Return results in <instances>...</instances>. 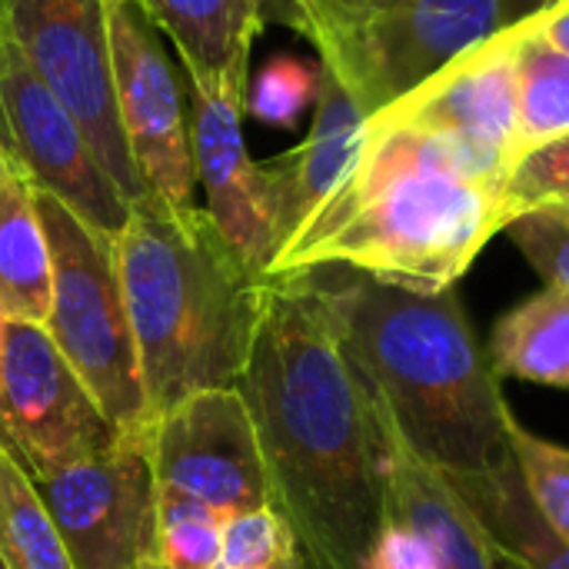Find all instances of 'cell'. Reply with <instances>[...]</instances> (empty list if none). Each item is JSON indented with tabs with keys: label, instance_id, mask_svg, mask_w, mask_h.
Masks as SVG:
<instances>
[{
	"label": "cell",
	"instance_id": "6da1fadb",
	"mask_svg": "<svg viewBox=\"0 0 569 569\" xmlns=\"http://www.w3.org/2000/svg\"><path fill=\"white\" fill-rule=\"evenodd\" d=\"M237 390L303 569H367L387 523V430L313 270L273 277Z\"/></svg>",
	"mask_w": 569,
	"mask_h": 569
},
{
	"label": "cell",
	"instance_id": "7a4b0ae2",
	"mask_svg": "<svg viewBox=\"0 0 569 569\" xmlns=\"http://www.w3.org/2000/svg\"><path fill=\"white\" fill-rule=\"evenodd\" d=\"M510 173L507 157L467 137L370 117L353 167L267 280L347 267L423 293L450 290L507 227Z\"/></svg>",
	"mask_w": 569,
	"mask_h": 569
},
{
	"label": "cell",
	"instance_id": "3957f363",
	"mask_svg": "<svg viewBox=\"0 0 569 569\" xmlns=\"http://www.w3.org/2000/svg\"><path fill=\"white\" fill-rule=\"evenodd\" d=\"M313 273L350 360L407 450L443 477H480L510 460L513 410L453 287L423 293L347 267Z\"/></svg>",
	"mask_w": 569,
	"mask_h": 569
},
{
	"label": "cell",
	"instance_id": "277c9868",
	"mask_svg": "<svg viewBox=\"0 0 569 569\" xmlns=\"http://www.w3.org/2000/svg\"><path fill=\"white\" fill-rule=\"evenodd\" d=\"M113 257L153 420L190 393L237 387L270 280L230 250L210 213L147 197L130 207Z\"/></svg>",
	"mask_w": 569,
	"mask_h": 569
},
{
	"label": "cell",
	"instance_id": "5b68a950",
	"mask_svg": "<svg viewBox=\"0 0 569 569\" xmlns=\"http://www.w3.org/2000/svg\"><path fill=\"white\" fill-rule=\"evenodd\" d=\"M283 23L367 113H380L503 27V0H290Z\"/></svg>",
	"mask_w": 569,
	"mask_h": 569
},
{
	"label": "cell",
	"instance_id": "8992f818",
	"mask_svg": "<svg viewBox=\"0 0 569 569\" xmlns=\"http://www.w3.org/2000/svg\"><path fill=\"white\" fill-rule=\"evenodd\" d=\"M30 190L50 247V317L43 327L113 427L150 433L153 413L140 380L113 237L93 230L53 193L33 183Z\"/></svg>",
	"mask_w": 569,
	"mask_h": 569
},
{
	"label": "cell",
	"instance_id": "52a82bcc",
	"mask_svg": "<svg viewBox=\"0 0 569 569\" xmlns=\"http://www.w3.org/2000/svg\"><path fill=\"white\" fill-rule=\"evenodd\" d=\"M0 13L33 70L77 117L123 200L133 207L153 197L130 157L117 113L107 0H0Z\"/></svg>",
	"mask_w": 569,
	"mask_h": 569
},
{
	"label": "cell",
	"instance_id": "ba28073f",
	"mask_svg": "<svg viewBox=\"0 0 569 569\" xmlns=\"http://www.w3.org/2000/svg\"><path fill=\"white\" fill-rule=\"evenodd\" d=\"M123 430L63 360L47 327L7 320L0 353V447L30 480L113 447Z\"/></svg>",
	"mask_w": 569,
	"mask_h": 569
},
{
	"label": "cell",
	"instance_id": "9c48e42d",
	"mask_svg": "<svg viewBox=\"0 0 569 569\" xmlns=\"http://www.w3.org/2000/svg\"><path fill=\"white\" fill-rule=\"evenodd\" d=\"M0 150L40 190L93 230L117 237L130 203L100 167L77 117L43 83L0 13Z\"/></svg>",
	"mask_w": 569,
	"mask_h": 569
},
{
	"label": "cell",
	"instance_id": "30bf717a",
	"mask_svg": "<svg viewBox=\"0 0 569 569\" xmlns=\"http://www.w3.org/2000/svg\"><path fill=\"white\" fill-rule=\"evenodd\" d=\"M147 443L150 433H123L113 447L33 480L73 569H137L150 553L157 487Z\"/></svg>",
	"mask_w": 569,
	"mask_h": 569
},
{
	"label": "cell",
	"instance_id": "8fae6325",
	"mask_svg": "<svg viewBox=\"0 0 569 569\" xmlns=\"http://www.w3.org/2000/svg\"><path fill=\"white\" fill-rule=\"evenodd\" d=\"M120 127L147 190L167 207H193L197 167L190 113L157 27L137 0H107Z\"/></svg>",
	"mask_w": 569,
	"mask_h": 569
},
{
	"label": "cell",
	"instance_id": "7c38bea8",
	"mask_svg": "<svg viewBox=\"0 0 569 569\" xmlns=\"http://www.w3.org/2000/svg\"><path fill=\"white\" fill-rule=\"evenodd\" d=\"M147 447L160 493L197 500L223 517L270 507L253 420L237 387L183 397L153 420Z\"/></svg>",
	"mask_w": 569,
	"mask_h": 569
},
{
	"label": "cell",
	"instance_id": "4fadbf2b",
	"mask_svg": "<svg viewBox=\"0 0 569 569\" xmlns=\"http://www.w3.org/2000/svg\"><path fill=\"white\" fill-rule=\"evenodd\" d=\"M247 73L190 77V143L207 213L230 250L267 277L273 260V217L260 163L247 150Z\"/></svg>",
	"mask_w": 569,
	"mask_h": 569
},
{
	"label": "cell",
	"instance_id": "5bb4252c",
	"mask_svg": "<svg viewBox=\"0 0 569 569\" xmlns=\"http://www.w3.org/2000/svg\"><path fill=\"white\" fill-rule=\"evenodd\" d=\"M520 37V23L500 27L493 37L450 60L427 83L373 117L467 137L517 167Z\"/></svg>",
	"mask_w": 569,
	"mask_h": 569
},
{
	"label": "cell",
	"instance_id": "9a60e30c",
	"mask_svg": "<svg viewBox=\"0 0 569 569\" xmlns=\"http://www.w3.org/2000/svg\"><path fill=\"white\" fill-rule=\"evenodd\" d=\"M367 120L370 117L350 100V93L323 70L307 140L297 150L260 163L273 217V257L340 187L363 147Z\"/></svg>",
	"mask_w": 569,
	"mask_h": 569
},
{
	"label": "cell",
	"instance_id": "2e32d148",
	"mask_svg": "<svg viewBox=\"0 0 569 569\" xmlns=\"http://www.w3.org/2000/svg\"><path fill=\"white\" fill-rule=\"evenodd\" d=\"M383 420V417H380ZM387 520L417 530L440 569H527L457 493V487L423 463L387 427Z\"/></svg>",
	"mask_w": 569,
	"mask_h": 569
},
{
	"label": "cell",
	"instance_id": "e0dca14e",
	"mask_svg": "<svg viewBox=\"0 0 569 569\" xmlns=\"http://www.w3.org/2000/svg\"><path fill=\"white\" fill-rule=\"evenodd\" d=\"M180 53L187 77L247 73L267 20L257 0H137Z\"/></svg>",
	"mask_w": 569,
	"mask_h": 569
},
{
	"label": "cell",
	"instance_id": "ac0fdd59",
	"mask_svg": "<svg viewBox=\"0 0 569 569\" xmlns=\"http://www.w3.org/2000/svg\"><path fill=\"white\" fill-rule=\"evenodd\" d=\"M0 313L40 327L50 317V247L30 180L13 163L0 173Z\"/></svg>",
	"mask_w": 569,
	"mask_h": 569
},
{
	"label": "cell",
	"instance_id": "d6986e66",
	"mask_svg": "<svg viewBox=\"0 0 569 569\" xmlns=\"http://www.w3.org/2000/svg\"><path fill=\"white\" fill-rule=\"evenodd\" d=\"M490 363L497 377L569 390V290L543 287L493 327Z\"/></svg>",
	"mask_w": 569,
	"mask_h": 569
},
{
	"label": "cell",
	"instance_id": "ffe728a7",
	"mask_svg": "<svg viewBox=\"0 0 569 569\" xmlns=\"http://www.w3.org/2000/svg\"><path fill=\"white\" fill-rule=\"evenodd\" d=\"M457 493L477 510V517L493 530V537L527 569H569V543H563L550 523L533 507L520 467L510 453L490 473L480 477H447Z\"/></svg>",
	"mask_w": 569,
	"mask_h": 569
},
{
	"label": "cell",
	"instance_id": "44dd1931",
	"mask_svg": "<svg viewBox=\"0 0 569 569\" xmlns=\"http://www.w3.org/2000/svg\"><path fill=\"white\" fill-rule=\"evenodd\" d=\"M0 569H73L27 470L0 447Z\"/></svg>",
	"mask_w": 569,
	"mask_h": 569
},
{
	"label": "cell",
	"instance_id": "7402d4cb",
	"mask_svg": "<svg viewBox=\"0 0 569 569\" xmlns=\"http://www.w3.org/2000/svg\"><path fill=\"white\" fill-rule=\"evenodd\" d=\"M520 37V90H517V163L569 137V57L540 43L527 20Z\"/></svg>",
	"mask_w": 569,
	"mask_h": 569
},
{
	"label": "cell",
	"instance_id": "603a6c76",
	"mask_svg": "<svg viewBox=\"0 0 569 569\" xmlns=\"http://www.w3.org/2000/svg\"><path fill=\"white\" fill-rule=\"evenodd\" d=\"M223 513L197 500L157 490L147 557L160 560L167 569H213L223 543Z\"/></svg>",
	"mask_w": 569,
	"mask_h": 569
},
{
	"label": "cell",
	"instance_id": "cb8c5ba5",
	"mask_svg": "<svg viewBox=\"0 0 569 569\" xmlns=\"http://www.w3.org/2000/svg\"><path fill=\"white\" fill-rule=\"evenodd\" d=\"M507 440L533 507L550 530L569 543V450L530 433L517 417L507 423Z\"/></svg>",
	"mask_w": 569,
	"mask_h": 569
},
{
	"label": "cell",
	"instance_id": "d4e9b609",
	"mask_svg": "<svg viewBox=\"0 0 569 569\" xmlns=\"http://www.w3.org/2000/svg\"><path fill=\"white\" fill-rule=\"evenodd\" d=\"M320 83V63L280 53L257 70L253 83H247V110L267 127L293 130L303 120V113L317 107Z\"/></svg>",
	"mask_w": 569,
	"mask_h": 569
},
{
	"label": "cell",
	"instance_id": "484cf974",
	"mask_svg": "<svg viewBox=\"0 0 569 569\" xmlns=\"http://www.w3.org/2000/svg\"><path fill=\"white\" fill-rule=\"evenodd\" d=\"M213 569H303V557L283 517L273 507H257L223 520Z\"/></svg>",
	"mask_w": 569,
	"mask_h": 569
},
{
	"label": "cell",
	"instance_id": "4316f807",
	"mask_svg": "<svg viewBox=\"0 0 569 569\" xmlns=\"http://www.w3.org/2000/svg\"><path fill=\"white\" fill-rule=\"evenodd\" d=\"M517 250L543 277L547 287L569 290V210L567 207H537L513 217L507 227Z\"/></svg>",
	"mask_w": 569,
	"mask_h": 569
},
{
	"label": "cell",
	"instance_id": "83f0119b",
	"mask_svg": "<svg viewBox=\"0 0 569 569\" xmlns=\"http://www.w3.org/2000/svg\"><path fill=\"white\" fill-rule=\"evenodd\" d=\"M537 207H569V137L527 153L507 183V223Z\"/></svg>",
	"mask_w": 569,
	"mask_h": 569
},
{
	"label": "cell",
	"instance_id": "f1b7e54d",
	"mask_svg": "<svg viewBox=\"0 0 569 569\" xmlns=\"http://www.w3.org/2000/svg\"><path fill=\"white\" fill-rule=\"evenodd\" d=\"M367 569H440L430 543L410 530L407 523L387 520L383 530L377 533L370 553H367Z\"/></svg>",
	"mask_w": 569,
	"mask_h": 569
},
{
	"label": "cell",
	"instance_id": "f546056e",
	"mask_svg": "<svg viewBox=\"0 0 569 569\" xmlns=\"http://www.w3.org/2000/svg\"><path fill=\"white\" fill-rule=\"evenodd\" d=\"M527 27L540 43L569 57V0H557L543 10H537L533 17H527Z\"/></svg>",
	"mask_w": 569,
	"mask_h": 569
},
{
	"label": "cell",
	"instance_id": "4dcf8cb0",
	"mask_svg": "<svg viewBox=\"0 0 569 569\" xmlns=\"http://www.w3.org/2000/svg\"><path fill=\"white\" fill-rule=\"evenodd\" d=\"M550 3H557V0H503V27L517 23V20H527V17H533L537 10H543Z\"/></svg>",
	"mask_w": 569,
	"mask_h": 569
},
{
	"label": "cell",
	"instance_id": "1f68e13d",
	"mask_svg": "<svg viewBox=\"0 0 569 569\" xmlns=\"http://www.w3.org/2000/svg\"><path fill=\"white\" fill-rule=\"evenodd\" d=\"M287 3H290V0H257V7H260L263 20H273V23H283Z\"/></svg>",
	"mask_w": 569,
	"mask_h": 569
},
{
	"label": "cell",
	"instance_id": "d6a6232c",
	"mask_svg": "<svg viewBox=\"0 0 569 569\" xmlns=\"http://www.w3.org/2000/svg\"><path fill=\"white\" fill-rule=\"evenodd\" d=\"M137 569H167L160 560H153V557H140V563H137Z\"/></svg>",
	"mask_w": 569,
	"mask_h": 569
},
{
	"label": "cell",
	"instance_id": "836d02e7",
	"mask_svg": "<svg viewBox=\"0 0 569 569\" xmlns=\"http://www.w3.org/2000/svg\"><path fill=\"white\" fill-rule=\"evenodd\" d=\"M3 327H7V320H3V313H0V353H3Z\"/></svg>",
	"mask_w": 569,
	"mask_h": 569
},
{
	"label": "cell",
	"instance_id": "e575fe53",
	"mask_svg": "<svg viewBox=\"0 0 569 569\" xmlns=\"http://www.w3.org/2000/svg\"><path fill=\"white\" fill-rule=\"evenodd\" d=\"M7 163H10V160H7V153H3V150H0V173H3V170H7Z\"/></svg>",
	"mask_w": 569,
	"mask_h": 569
},
{
	"label": "cell",
	"instance_id": "d590c367",
	"mask_svg": "<svg viewBox=\"0 0 569 569\" xmlns=\"http://www.w3.org/2000/svg\"><path fill=\"white\" fill-rule=\"evenodd\" d=\"M567 210H569V207H567Z\"/></svg>",
	"mask_w": 569,
	"mask_h": 569
}]
</instances>
